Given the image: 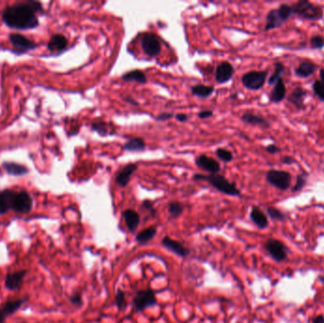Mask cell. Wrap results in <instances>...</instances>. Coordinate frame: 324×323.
Returning <instances> with one entry per match:
<instances>
[{
    "instance_id": "6da1fadb",
    "label": "cell",
    "mask_w": 324,
    "mask_h": 323,
    "mask_svg": "<svg viewBox=\"0 0 324 323\" xmlns=\"http://www.w3.org/2000/svg\"><path fill=\"white\" fill-rule=\"evenodd\" d=\"M44 14V8L37 1H27L5 8L2 20L13 30H26L39 26L37 15Z\"/></svg>"
},
{
    "instance_id": "7a4b0ae2",
    "label": "cell",
    "mask_w": 324,
    "mask_h": 323,
    "mask_svg": "<svg viewBox=\"0 0 324 323\" xmlns=\"http://www.w3.org/2000/svg\"><path fill=\"white\" fill-rule=\"evenodd\" d=\"M194 180L208 181L211 186L216 189L218 192L229 196H241L240 190L236 187L234 183L227 180L226 177L222 174H200L196 173L194 175Z\"/></svg>"
},
{
    "instance_id": "3957f363",
    "label": "cell",
    "mask_w": 324,
    "mask_h": 323,
    "mask_svg": "<svg viewBox=\"0 0 324 323\" xmlns=\"http://www.w3.org/2000/svg\"><path fill=\"white\" fill-rule=\"evenodd\" d=\"M292 15V6L288 4H282L278 9H273L266 15L264 30L268 31L278 29L287 22V19H289Z\"/></svg>"
},
{
    "instance_id": "277c9868",
    "label": "cell",
    "mask_w": 324,
    "mask_h": 323,
    "mask_svg": "<svg viewBox=\"0 0 324 323\" xmlns=\"http://www.w3.org/2000/svg\"><path fill=\"white\" fill-rule=\"evenodd\" d=\"M293 14L306 20L317 21L323 17L322 8L311 3L308 0H301L292 6Z\"/></svg>"
},
{
    "instance_id": "5b68a950",
    "label": "cell",
    "mask_w": 324,
    "mask_h": 323,
    "mask_svg": "<svg viewBox=\"0 0 324 323\" xmlns=\"http://www.w3.org/2000/svg\"><path fill=\"white\" fill-rule=\"evenodd\" d=\"M265 179L268 184L280 191L286 192L291 187L292 175L287 171L282 170H270L266 173Z\"/></svg>"
},
{
    "instance_id": "8992f818",
    "label": "cell",
    "mask_w": 324,
    "mask_h": 323,
    "mask_svg": "<svg viewBox=\"0 0 324 323\" xmlns=\"http://www.w3.org/2000/svg\"><path fill=\"white\" fill-rule=\"evenodd\" d=\"M267 75L268 72L264 70L249 71L242 76V83L247 89L259 90L264 86Z\"/></svg>"
},
{
    "instance_id": "52a82bcc",
    "label": "cell",
    "mask_w": 324,
    "mask_h": 323,
    "mask_svg": "<svg viewBox=\"0 0 324 323\" xmlns=\"http://www.w3.org/2000/svg\"><path fill=\"white\" fill-rule=\"evenodd\" d=\"M264 248L274 261L282 263L287 260L288 248L283 242L270 238L264 243Z\"/></svg>"
},
{
    "instance_id": "ba28073f",
    "label": "cell",
    "mask_w": 324,
    "mask_h": 323,
    "mask_svg": "<svg viewBox=\"0 0 324 323\" xmlns=\"http://www.w3.org/2000/svg\"><path fill=\"white\" fill-rule=\"evenodd\" d=\"M157 304L156 295L151 289H145L137 291L133 300V306L136 312H142L148 307Z\"/></svg>"
},
{
    "instance_id": "9c48e42d",
    "label": "cell",
    "mask_w": 324,
    "mask_h": 323,
    "mask_svg": "<svg viewBox=\"0 0 324 323\" xmlns=\"http://www.w3.org/2000/svg\"><path fill=\"white\" fill-rule=\"evenodd\" d=\"M32 206L33 199L27 191H20L15 193L12 211L20 214H27L31 211Z\"/></svg>"
},
{
    "instance_id": "30bf717a",
    "label": "cell",
    "mask_w": 324,
    "mask_h": 323,
    "mask_svg": "<svg viewBox=\"0 0 324 323\" xmlns=\"http://www.w3.org/2000/svg\"><path fill=\"white\" fill-rule=\"evenodd\" d=\"M142 48L144 53L151 57H157L161 53V43L159 37L154 33H146L141 40Z\"/></svg>"
},
{
    "instance_id": "8fae6325",
    "label": "cell",
    "mask_w": 324,
    "mask_h": 323,
    "mask_svg": "<svg viewBox=\"0 0 324 323\" xmlns=\"http://www.w3.org/2000/svg\"><path fill=\"white\" fill-rule=\"evenodd\" d=\"M10 42L15 48V53L17 54H25V53L33 51L36 49L37 45L30 39L24 36L20 33H12L10 34Z\"/></svg>"
},
{
    "instance_id": "7c38bea8",
    "label": "cell",
    "mask_w": 324,
    "mask_h": 323,
    "mask_svg": "<svg viewBox=\"0 0 324 323\" xmlns=\"http://www.w3.org/2000/svg\"><path fill=\"white\" fill-rule=\"evenodd\" d=\"M28 301H29V296H26L25 298L18 299V300L5 301L0 306V323L5 322L7 317L15 314V312H17L22 307L23 304Z\"/></svg>"
},
{
    "instance_id": "4fadbf2b",
    "label": "cell",
    "mask_w": 324,
    "mask_h": 323,
    "mask_svg": "<svg viewBox=\"0 0 324 323\" xmlns=\"http://www.w3.org/2000/svg\"><path fill=\"white\" fill-rule=\"evenodd\" d=\"M29 271L27 269L10 272L5 277V287L9 291H18L22 286L23 281Z\"/></svg>"
},
{
    "instance_id": "5bb4252c",
    "label": "cell",
    "mask_w": 324,
    "mask_h": 323,
    "mask_svg": "<svg viewBox=\"0 0 324 323\" xmlns=\"http://www.w3.org/2000/svg\"><path fill=\"white\" fill-rule=\"evenodd\" d=\"M196 164L198 168L207 171L211 174H215L221 170L218 161L214 158L208 157L207 155H200L196 159Z\"/></svg>"
},
{
    "instance_id": "9a60e30c",
    "label": "cell",
    "mask_w": 324,
    "mask_h": 323,
    "mask_svg": "<svg viewBox=\"0 0 324 323\" xmlns=\"http://www.w3.org/2000/svg\"><path fill=\"white\" fill-rule=\"evenodd\" d=\"M234 75V66L228 62H222L215 70V81L217 83L223 84L230 81Z\"/></svg>"
},
{
    "instance_id": "2e32d148",
    "label": "cell",
    "mask_w": 324,
    "mask_h": 323,
    "mask_svg": "<svg viewBox=\"0 0 324 323\" xmlns=\"http://www.w3.org/2000/svg\"><path fill=\"white\" fill-rule=\"evenodd\" d=\"M161 245L164 248H167L168 250L172 251L174 254H176L179 257H182V258H185V257H187L190 254V249L189 248H186L184 245H182L180 242L173 240L171 237L165 236L162 239Z\"/></svg>"
},
{
    "instance_id": "e0dca14e",
    "label": "cell",
    "mask_w": 324,
    "mask_h": 323,
    "mask_svg": "<svg viewBox=\"0 0 324 323\" xmlns=\"http://www.w3.org/2000/svg\"><path fill=\"white\" fill-rule=\"evenodd\" d=\"M137 168L138 167L135 163H130L124 166L116 175V184H118L121 188L126 187L130 182L132 174L136 172Z\"/></svg>"
},
{
    "instance_id": "ac0fdd59",
    "label": "cell",
    "mask_w": 324,
    "mask_h": 323,
    "mask_svg": "<svg viewBox=\"0 0 324 323\" xmlns=\"http://www.w3.org/2000/svg\"><path fill=\"white\" fill-rule=\"evenodd\" d=\"M15 193V191L10 189L0 192V215H4L13 210Z\"/></svg>"
},
{
    "instance_id": "d6986e66",
    "label": "cell",
    "mask_w": 324,
    "mask_h": 323,
    "mask_svg": "<svg viewBox=\"0 0 324 323\" xmlns=\"http://www.w3.org/2000/svg\"><path fill=\"white\" fill-rule=\"evenodd\" d=\"M68 41L63 34H55L48 43V49L52 53H61L68 49Z\"/></svg>"
},
{
    "instance_id": "ffe728a7",
    "label": "cell",
    "mask_w": 324,
    "mask_h": 323,
    "mask_svg": "<svg viewBox=\"0 0 324 323\" xmlns=\"http://www.w3.org/2000/svg\"><path fill=\"white\" fill-rule=\"evenodd\" d=\"M317 69V66L312 61L304 60L301 62L298 68H295L294 72L296 76L300 78H308L313 75Z\"/></svg>"
},
{
    "instance_id": "44dd1931",
    "label": "cell",
    "mask_w": 324,
    "mask_h": 323,
    "mask_svg": "<svg viewBox=\"0 0 324 323\" xmlns=\"http://www.w3.org/2000/svg\"><path fill=\"white\" fill-rule=\"evenodd\" d=\"M307 96V92L302 87H296L294 90L292 91L289 96L287 97V101L298 108L302 109L304 107V101Z\"/></svg>"
},
{
    "instance_id": "7402d4cb",
    "label": "cell",
    "mask_w": 324,
    "mask_h": 323,
    "mask_svg": "<svg viewBox=\"0 0 324 323\" xmlns=\"http://www.w3.org/2000/svg\"><path fill=\"white\" fill-rule=\"evenodd\" d=\"M249 217L251 221L258 226L260 229H264L268 226V219L266 214L259 207H253L250 211Z\"/></svg>"
},
{
    "instance_id": "603a6c76",
    "label": "cell",
    "mask_w": 324,
    "mask_h": 323,
    "mask_svg": "<svg viewBox=\"0 0 324 323\" xmlns=\"http://www.w3.org/2000/svg\"><path fill=\"white\" fill-rule=\"evenodd\" d=\"M122 217L125 221V224H126V226H127L129 232L130 233L136 232L137 226L141 223L140 214L136 211L128 209V210H125L122 212Z\"/></svg>"
},
{
    "instance_id": "cb8c5ba5",
    "label": "cell",
    "mask_w": 324,
    "mask_h": 323,
    "mask_svg": "<svg viewBox=\"0 0 324 323\" xmlns=\"http://www.w3.org/2000/svg\"><path fill=\"white\" fill-rule=\"evenodd\" d=\"M241 120L245 123L250 124V125H257V126L264 128L270 127V123L268 120H265L264 117L257 115V114H253V113L246 112L245 114H243Z\"/></svg>"
},
{
    "instance_id": "d4e9b609",
    "label": "cell",
    "mask_w": 324,
    "mask_h": 323,
    "mask_svg": "<svg viewBox=\"0 0 324 323\" xmlns=\"http://www.w3.org/2000/svg\"><path fill=\"white\" fill-rule=\"evenodd\" d=\"M2 167L10 175H13V176H24L30 172V170L26 166L16 162H12V161L3 162Z\"/></svg>"
},
{
    "instance_id": "484cf974",
    "label": "cell",
    "mask_w": 324,
    "mask_h": 323,
    "mask_svg": "<svg viewBox=\"0 0 324 323\" xmlns=\"http://www.w3.org/2000/svg\"><path fill=\"white\" fill-rule=\"evenodd\" d=\"M286 97H287V86H286V83L284 82V80L281 79L274 85L273 89L270 92L269 99L272 103L278 104V103L283 102Z\"/></svg>"
},
{
    "instance_id": "4316f807",
    "label": "cell",
    "mask_w": 324,
    "mask_h": 323,
    "mask_svg": "<svg viewBox=\"0 0 324 323\" xmlns=\"http://www.w3.org/2000/svg\"><path fill=\"white\" fill-rule=\"evenodd\" d=\"M121 80L127 83H147V77L145 75L144 71L140 70V69H135V70H131L126 73H124L123 75L121 76Z\"/></svg>"
},
{
    "instance_id": "83f0119b",
    "label": "cell",
    "mask_w": 324,
    "mask_h": 323,
    "mask_svg": "<svg viewBox=\"0 0 324 323\" xmlns=\"http://www.w3.org/2000/svg\"><path fill=\"white\" fill-rule=\"evenodd\" d=\"M192 94L195 95L197 98L207 99L211 97L214 92V87L211 85H205V84H196L191 88Z\"/></svg>"
},
{
    "instance_id": "f1b7e54d",
    "label": "cell",
    "mask_w": 324,
    "mask_h": 323,
    "mask_svg": "<svg viewBox=\"0 0 324 323\" xmlns=\"http://www.w3.org/2000/svg\"><path fill=\"white\" fill-rule=\"evenodd\" d=\"M146 148V143L142 137H131L123 145V149L128 152H143Z\"/></svg>"
},
{
    "instance_id": "f546056e",
    "label": "cell",
    "mask_w": 324,
    "mask_h": 323,
    "mask_svg": "<svg viewBox=\"0 0 324 323\" xmlns=\"http://www.w3.org/2000/svg\"><path fill=\"white\" fill-rule=\"evenodd\" d=\"M157 232H158V229L156 226H149L147 228H144L142 232H140L136 234V241L140 244L148 243L156 236Z\"/></svg>"
},
{
    "instance_id": "4dcf8cb0",
    "label": "cell",
    "mask_w": 324,
    "mask_h": 323,
    "mask_svg": "<svg viewBox=\"0 0 324 323\" xmlns=\"http://www.w3.org/2000/svg\"><path fill=\"white\" fill-rule=\"evenodd\" d=\"M286 70V67L284 66V64H282L281 62H276L274 64V71L272 72L271 76L268 79V83L270 85H275L278 81H280L282 78V76L284 74Z\"/></svg>"
},
{
    "instance_id": "1f68e13d",
    "label": "cell",
    "mask_w": 324,
    "mask_h": 323,
    "mask_svg": "<svg viewBox=\"0 0 324 323\" xmlns=\"http://www.w3.org/2000/svg\"><path fill=\"white\" fill-rule=\"evenodd\" d=\"M91 129L95 132H97L99 135L102 136H106L109 134L108 131V125L105 120H98L92 121L91 123Z\"/></svg>"
},
{
    "instance_id": "d6a6232c",
    "label": "cell",
    "mask_w": 324,
    "mask_h": 323,
    "mask_svg": "<svg viewBox=\"0 0 324 323\" xmlns=\"http://www.w3.org/2000/svg\"><path fill=\"white\" fill-rule=\"evenodd\" d=\"M184 211V206L179 202H171L168 205V212L172 218L179 217Z\"/></svg>"
},
{
    "instance_id": "836d02e7",
    "label": "cell",
    "mask_w": 324,
    "mask_h": 323,
    "mask_svg": "<svg viewBox=\"0 0 324 323\" xmlns=\"http://www.w3.org/2000/svg\"><path fill=\"white\" fill-rule=\"evenodd\" d=\"M266 212L268 214V216L271 218L272 220H275V221H285L287 219V215L283 212L282 211H280L278 209L274 208V207H268L266 209Z\"/></svg>"
},
{
    "instance_id": "e575fe53",
    "label": "cell",
    "mask_w": 324,
    "mask_h": 323,
    "mask_svg": "<svg viewBox=\"0 0 324 323\" xmlns=\"http://www.w3.org/2000/svg\"><path fill=\"white\" fill-rule=\"evenodd\" d=\"M215 154L219 159L224 162H230L234 159V155L230 151L226 150L225 148H218L215 151Z\"/></svg>"
},
{
    "instance_id": "d590c367",
    "label": "cell",
    "mask_w": 324,
    "mask_h": 323,
    "mask_svg": "<svg viewBox=\"0 0 324 323\" xmlns=\"http://www.w3.org/2000/svg\"><path fill=\"white\" fill-rule=\"evenodd\" d=\"M116 305L120 311L124 310L126 307V297H125V293L121 290L118 289V292L116 295Z\"/></svg>"
},
{
    "instance_id": "8d00e7d4",
    "label": "cell",
    "mask_w": 324,
    "mask_h": 323,
    "mask_svg": "<svg viewBox=\"0 0 324 323\" xmlns=\"http://www.w3.org/2000/svg\"><path fill=\"white\" fill-rule=\"evenodd\" d=\"M313 91L317 98L324 102V83L319 80L315 81L313 83Z\"/></svg>"
},
{
    "instance_id": "74e56055",
    "label": "cell",
    "mask_w": 324,
    "mask_h": 323,
    "mask_svg": "<svg viewBox=\"0 0 324 323\" xmlns=\"http://www.w3.org/2000/svg\"><path fill=\"white\" fill-rule=\"evenodd\" d=\"M306 185V178L304 174H298L296 177V183H295L294 187L292 189L293 193H298L301 192L302 189L305 187Z\"/></svg>"
},
{
    "instance_id": "f35d334b",
    "label": "cell",
    "mask_w": 324,
    "mask_h": 323,
    "mask_svg": "<svg viewBox=\"0 0 324 323\" xmlns=\"http://www.w3.org/2000/svg\"><path fill=\"white\" fill-rule=\"evenodd\" d=\"M310 48L313 50H320L324 48V38L320 35H314L310 39Z\"/></svg>"
},
{
    "instance_id": "ab89813d",
    "label": "cell",
    "mask_w": 324,
    "mask_h": 323,
    "mask_svg": "<svg viewBox=\"0 0 324 323\" xmlns=\"http://www.w3.org/2000/svg\"><path fill=\"white\" fill-rule=\"evenodd\" d=\"M69 301L77 307H81L83 305V298L80 293H74L69 297Z\"/></svg>"
},
{
    "instance_id": "60d3db41",
    "label": "cell",
    "mask_w": 324,
    "mask_h": 323,
    "mask_svg": "<svg viewBox=\"0 0 324 323\" xmlns=\"http://www.w3.org/2000/svg\"><path fill=\"white\" fill-rule=\"evenodd\" d=\"M143 208L144 210L149 211L151 213L152 216H156L157 215V210L154 207V204L152 203L150 200H144L143 203Z\"/></svg>"
},
{
    "instance_id": "b9f144b4",
    "label": "cell",
    "mask_w": 324,
    "mask_h": 323,
    "mask_svg": "<svg viewBox=\"0 0 324 323\" xmlns=\"http://www.w3.org/2000/svg\"><path fill=\"white\" fill-rule=\"evenodd\" d=\"M173 117V113H161V114H159L158 117H156V120H158V121H165V120L172 119Z\"/></svg>"
},
{
    "instance_id": "7bdbcfd3",
    "label": "cell",
    "mask_w": 324,
    "mask_h": 323,
    "mask_svg": "<svg viewBox=\"0 0 324 323\" xmlns=\"http://www.w3.org/2000/svg\"><path fill=\"white\" fill-rule=\"evenodd\" d=\"M213 116V111L212 110H203V111H200L198 113V118L202 119V120H206V119H209V118H211Z\"/></svg>"
},
{
    "instance_id": "ee69618b",
    "label": "cell",
    "mask_w": 324,
    "mask_h": 323,
    "mask_svg": "<svg viewBox=\"0 0 324 323\" xmlns=\"http://www.w3.org/2000/svg\"><path fill=\"white\" fill-rule=\"evenodd\" d=\"M265 150H266L267 153L272 154V155L278 154V153L281 152V149H280L279 147H278L277 145H275V144H269L268 146H266V147H265Z\"/></svg>"
},
{
    "instance_id": "f6af8a7d",
    "label": "cell",
    "mask_w": 324,
    "mask_h": 323,
    "mask_svg": "<svg viewBox=\"0 0 324 323\" xmlns=\"http://www.w3.org/2000/svg\"><path fill=\"white\" fill-rule=\"evenodd\" d=\"M281 161H282L284 164H286V165H291V164H294V163L297 162L295 158H291V157H287V156L282 158Z\"/></svg>"
},
{
    "instance_id": "bcb514c9",
    "label": "cell",
    "mask_w": 324,
    "mask_h": 323,
    "mask_svg": "<svg viewBox=\"0 0 324 323\" xmlns=\"http://www.w3.org/2000/svg\"><path fill=\"white\" fill-rule=\"evenodd\" d=\"M175 119L180 122H185L189 120V116L187 114H183V113H180V114H176L175 115Z\"/></svg>"
},
{
    "instance_id": "7dc6e473",
    "label": "cell",
    "mask_w": 324,
    "mask_h": 323,
    "mask_svg": "<svg viewBox=\"0 0 324 323\" xmlns=\"http://www.w3.org/2000/svg\"><path fill=\"white\" fill-rule=\"evenodd\" d=\"M123 100L125 101V102H127V103H129V104H131V105H134V106H138V104H137V102H136L134 99L132 98V97H129V96H127V97H124L123 98Z\"/></svg>"
},
{
    "instance_id": "c3c4849f",
    "label": "cell",
    "mask_w": 324,
    "mask_h": 323,
    "mask_svg": "<svg viewBox=\"0 0 324 323\" xmlns=\"http://www.w3.org/2000/svg\"><path fill=\"white\" fill-rule=\"evenodd\" d=\"M313 323H324V316L318 315V316H315L313 319Z\"/></svg>"
},
{
    "instance_id": "681fc988",
    "label": "cell",
    "mask_w": 324,
    "mask_h": 323,
    "mask_svg": "<svg viewBox=\"0 0 324 323\" xmlns=\"http://www.w3.org/2000/svg\"><path fill=\"white\" fill-rule=\"evenodd\" d=\"M319 77H320V82L324 83V68H320L319 69Z\"/></svg>"
},
{
    "instance_id": "f907efd6",
    "label": "cell",
    "mask_w": 324,
    "mask_h": 323,
    "mask_svg": "<svg viewBox=\"0 0 324 323\" xmlns=\"http://www.w3.org/2000/svg\"><path fill=\"white\" fill-rule=\"evenodd\" d=\"M237 97V94H234L233 96H230V99H233V100H235V98Z\"/></svg>"
}]
</instances>
